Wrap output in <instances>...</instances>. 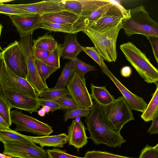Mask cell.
<instances>
[{"label":"cell","mask_w":158,"mask_h":158,"mask_svg":"<svg viewBox=\"0 0 158 158\" xmlns=\"http://www.w3.org/2000/svg\"><path fill=\"white\" fill-rule=\"evenodd\" d=\"M85 122L90 134L89 138L96 145L103 144L109 147L120 148L126 141L120 133L111 128L105 117L103 106L95 102Z\"/></svg>","instance_id":"6da1fadb"},{"label":"cell","mask_w":158,"mask_h":158,"mask_svg":"<svg viewBox=\"0 0 158 158\" xmlns=\"http://www.w3.org/2000/svg\"><path fill=\"white\" fill-rule=\"evenodd\" d=\"M123 19L105 28L95 30L88 27L82 31L91 40L104 60L108 62H115L117 59L116 42Z\"/></svg>","instance_id":"7a4b0ae2"},{"label":"cell","mask_w":158,"mask_h":158,"mask_svg":"<svg viewBox=\"0 0 158 158\" xmlns=\"http://www.w3.org/2000/svg\"><path fill=\"white\" fill-rule=\"evenodd\" d=\"M130 16L123 18L122 28L129 37L141 34L158 37V22L152 19L143 5L130 9Z\"/></svg>","instance_id":"3957f363"},{"label":"cell","mask_w":158,"mask_h":158,"mask_svg":"<svg viewBox=\"0 0 158 158\" xmlns=\"http://www.w3.org/2000/svg\"><path fill=\"white\" fill-rule=\"evenodd\" d=\"M120 48L127 60L145 81L151 83L158 81V69L132 42L123 44L120 45Z\"/></svg>","instance_id":"277c9868"},{"label":"cell","mask_w":158,"mask_h":158,"mask_svg":"<svg viewBox=\"0 0 158 158\" xmlns=\"http://www.w3.org/2000/svg\"><path fill=\"white\" fill-rule=\"evenodd\" d=\"M103 107L107 122L111 128L116 132L120 133L126 123L135 120L132 110L123 96Z\"/></svg>","instance_id":"5b68a950"},{"label":"cell","mask_w":158,"mask_h":158,"mask_svg":"<svg viewBox=\"0 0 158 158\" xmlns=\"http://www.w3.org/2000/svg\"><path fill=\"white\" fill-rule=\"evenodd\" d=\"M0 58L13 72L27 80V64L19 42L15 40L3 49L0 53Z\"/></svg>","instance_id":"8992f818"},{"label":"cell","mask_w":158,"mask_h":158,"mask_svg":"<svg viewBox=\"0 0 158 158\" xmlns=\"http://www.w3.org/2000/svg\"><path fill=\"white\" fill-rule=\"evenodd\" d=\"M12 123L15 124L16 131H27L38 135L49 136L53 131L52 127L35 118L23 113L21 111L10 112Z\"/></svg>","instance_id":"52a82bcc"},{"label":"cell","mask_w":158,"mask_h":158,"mask_svg":"<svg viewBox=\"0 0 158 158\" xmlns=\"http://www.w3.org/2000/svg\"><path fill=\"white\" fill-rule=\"evenodd\" d=\"M0 85L2 87L11 88L30 97L39 99L33 88L26 79L13 72L0 58Z\"/></svg>","instance_id":"ba28073f"},{"label":"cell","mask_w":158,"mask_h":158,"mask_svg":"<svg viewBox=\"0 0 158 158\" xmlns=\"http://www.w3.org/2000/svg\"><path fill=\"white\" fill-rule=\"evenodd\" d=\"M4 150L2 154L19 158H49L48 153L40 146L33 143L19 141H5L2 142Z\"/></svg>","instance_id":"9c48e42d"},{"label":"cell","mask_w":158,"mask_h":158,"mask_svg":"<svg viewBox=\"0 0 158 158\" xmlns=\"http://www.w3.org/2000/svg\"><path fill=\"white\" fill-rule=\"evenodd\" d=\"M2 92L11 109L28 112L30 114L37 112L40 107L39 99H36L8 88L0 86Z\"/></svg>","instance_id":"30bf717a"},{"label":"cell","mask_w":158,"mask_h":158,"mask_svg":"<svg viewBox=\"0 0 158 158\" xmlns=\"http://www.w3.org/2000/svg\"><path fill=\"white\" fill-rule=\"evenodd\" d=\"M69 96L80 107L85 109H91L94 103L84 81L76 72L67 85Z\"/></svg>","instance_id":"8fae6325"},{"label":"cell","mask_w":158,"mask_h":158,"mask_svg":"<svg viewBox=\"0 0 158 158\" xmlns=\"http://www.w3.org/2000/svg\"><path fill=\"white\" fill-rule=\"evenodd\" d=\"M110 2V0H61L59 4L63 10L75 13L81 18L88 16L99 7Z\"/></svg>","instance_id":"7c38bea8"},{"label":"cell","mask_w":158,"mask_h":158,"mask_svg":"<svg viewBox=\"0 0 158 158\" xmlns=\"http://www.w3.org/2000/svg\"><path fill=\"white\" fill-rule=\"evenodd\" d=\"M20 36L32 34L36 29L41 28L42 16L38 14L27 16H9Z\"/></svg>","instance_id":"4fadbf2b"},{"label":"cell","mask_w":158,"mask_h":158,"mask_svg":"<svg viewBox=\"0 0 158 158\" xmlns=\"http://www.w3.org/2000/svg\"><path fill=\"white\" fill-rule=\"evenodd\" d=\"M113 82L126 99L131 110L143 113L148 104L143 98L131 92L122 84L113 74L108 68L102 71Z\"/></svg>","instance_id":"5bb4252c"},{"label":"cell","mask_w":158,"mask_h":158,"mask_svg":"<svg viewBox=\"0 0 158 158\" xmlns=\"http://www.w3.org/2000/svg\"><path fill=\"white\" fill-rule=\"evenodd\" d=\"M61 0H45L35 3L19 4H11L14 7L41 16L63 10L59 3Z\"/></svg>","instance_id":"9a60e30c"},{"label":"cell","mask_w":158,"mask_h":158,"mask_svg":"<svg viewBox=\"0 0 158 158\" xmlns=\"http://www.w3.org/2000/svg\"><path fill=\"white\" fill-rule=\"evenodd\" d=\"M87 128L81 120L77 121L73 119L68 127V141L69 145L73 146L78 150L88 142V137L85 130Z\"/></svg>","instance_id":"2e32d148"},{"label":"cell","mask_w":158,"mask_h":158,"mask_svg":"<svg viewBox=\"0 0 158 158\" xmlns=\"http://www.w3.org/2000/svg\"><path fill=\"white\" fill-rule=\"evenodd\" d=\"M81 17L66 10L48 13L42 16V23H52L60 24H70L77 26L79 30Z\"/></svg>","instance_id":"e0dca14e"},{"label":"cell","mask_w":158,"mask_h":158,"mask_svg":"<svg viewBox=\"0 0 158 158\" xmlns=\"http://www.w3.org/2000/svg\"><path fill=\"white\" fill-rule=\"evenodd\" d=\"M61 45V57L73 60L83 51L82 46L78 42L77 33H69L64 35V41Z\"/></svg>","instance_id":"ac0fdd59"},{"label":"cell","mask_w":158,"mask_h":158,"mask_svg":"<svg viewBox=\"0 0 158 158\" xmlns=\"http://www.w3.org/2000/svg\"><path fill=\"white\" fill-rule=\"evenodd\" d=\"M27 136L34 143L39 144L43 148L45 146L62 148L68 141V135L65 133L52 136Z\"/></svg>","instance_id":"d6986e66"},{"label":"cell","mask_w":158,"mask_h":158,"mask_svg":"<svg viewBox=\"0 0 158 158\" xmlns=\"http://www.w3.org/2000/svg\"><path fill=\"white\" fill-rule=\"evenodd\" d=\"M91 96L95 102L105 106L113 102L115 98L107 89L105 86H97L93 83L90 85Z\"/></svg>","instance_id":"ffe728a7"},{"label":"cell","mask_w":158,"mask_h":158,"mask_svg":"<svg viewBox=\"0 0 158 158\" xmlns=\"http://www.w3.org/2000/svg\"><path fill=\"white\" fill-rule=\"evenodd\" d=\"M114 4L111 2L110 3L97 9L88 16L82 17L81 18V23L80 25V31H82L84 29L106 15Z\"/></svg>","instance_id":"44dd1931"},{"label":"cell","mask_w":158,"mask_h":158,"mask_svg":"<svg viewBox=\"0 0 158 158\" xmlns=\"http://www.w3.org/2000/svg\"><path fill=\"white\" fill-rule=\"evenodd\" d=\"M0 141L2 142L5 141H11L34 143L27 135L1 125H0Z\"/></svg>","instance_id":"7402d4cb"},{"label":"cell","mask_w":158,"mask_h":158,"mask_svg":"<svg viewBox=\"0 0 158 158\" xmlns=\"http://www.w3.org/2000/svg\"><path fill=\"white\" fill-rule=\"evenodd\" d=\"M75 71L76 69L73 60H69L65 64L56 83L53 88L55 89L65 88Z\"/></svg>","instance_id":"603a6c76"},{"label":"cell","mask_w":158,"mask_h":158,"mask_svg":"<svg viewBox=\"0 0 158 158\" xmlns=\"http://www.w3.org/2000/svg\"><path fill=\"white\" fill-rule=\"evenodd\" d=\"M33 48H38L51 52L57 47L58 42L51 34L47 33L33 40Z\"/></svg>","instance_id":"cb8c5ba5"},{"label":"cell","mask_w":158,"mask_h":158,"mask_svg":"<svg viewBox=\"0 0 158 158\" xmlns=\"http://www.w3.org/2000/svg\"><path fill=\"white\" fill-rule=\"evenodd\" d=\"M155 83L156 85V90L146 110L141 115V118L146 122L152 121L158 111V82Z\"/></svg>","instance_id":"d4e9b609"},{"label":"cell","mask_w":158,"mask_h":158,"mask_svg":"<svg viewBox=\"0 0 158 158\" xmlns=\"http://www.w3.org/2000/svg\"><path fill=\"white\" fill-rule=\"evenodd\" d=\"M41 28L49 31L60 32L69 33H77L78 27L75 25L63 24L52 23H42Z\"/></svg>","instance_id":"484cf974"},{"label":"cell","mask_w":158,"mask_h":158,"mask_svg":"<svg viewBox=\"0 0 158 158\" xmlns=\"http://www.w3.org/2000/svg\"><path fill=\"white\" fill-rule=\"evenodd\" d=\"M69 91L67 88L55 89L52 87L46 89L39 95V97L41 98H48L56 100L69 96Z\"/></svg>","instance_id":"4316f807"},{"label":"cell","mask_w":158,"mask_h":158,"mask_svg":"<svg viewBox=\"0 0 158 158\" xmlns=\"http://www.w3.org/2000/svg\"><path fill=\"white\" fill-rule=\"evenodd\" d=\"M0 13L9 16H24L35 14L13 6L11 4H6L2 2H0Z\"/></svg>","instance_id":"83f0119b"},{"label":"cell","mask_w":158,"mask_h":158,"mask_svg":"<svg viewBox=\"0 0 158 158\" xmlns=\"http://www.w3.org/2000/svg\"><path fill=\"white\" fill-rule=\"evenodd\" d=\"M35 63L38 73L45 84H46V80L52 73L58 69L48 65L41 60H35Z\"/></svg>","instance_id":"f1b7e54d"},{"label":"cell","mask_w":158,"mask_h":158,"mask_svg":"<svg viewBox=\"0 0 158 158\" xmlns=\"http://www.w3.org/2000/svg\"><path fill=\"white\" fill-rule=\"evenodd\" d=\"M61 48V45L58 44L56 48L50 52L48 57L41 61L48 65L60 69Z\"/></svg>","instance_id":"f546056e"},{"label":"cell","mask_w":158,"mask_h":158,"mask_svg":"<svg viewBox=\"0 0 158 158\" xmlns=\"http://www.w3.org/2000/svg\"><path fill=\"white\" fill-rule=\"evenodd\" d=\"M73 61L76 72L84 81H85L84 76L87 73L97 70L95 66L87 64L79 59L78 57Z\"/></svg>","instance_id":"4dcf8cb0"},{"label":"cell","mask_w":158,"mask_h":158,"mask_svg":"<svg viewBox=\"0 0 158 158\" xmlns=\"http://www.w3.org/2000/svg\"><path fill=\"white\" fill-rule=\"evenodd\" d=\"M0 116L7 123L10 127L12 124L10 105L0 91Z\"/></svg>","instance_id":"1f68e13d"},{"label":"cell","mask_w":158,"mask_h":158,"mask_svg":"<svg viewBox=\"0 0 158 158\" xmlns=\"http://www.w3.org/2000/svg\"><path fill=\"white\" fill-rule=\"evenodd\" d=\"M83 51L94 60L100 66L102 71L108 68L104 60L97 51L95 47H82Z\"/></svg>","instance_id":"d6a6232c"},{"label":"cell","mask_w":158,"mask_h":158,"mask_svg":"<svg viewBox=\"0 0 158 158\" xmlns=\"http://www.w3.org/2000/svg\"><path fill=\"white\" fill-rule=\"evenodd\" d=\"M91 109H85L79 107L73 109H69L65 111L64 114V121L66 122L70 118H76L80 117H86L90 113Z\"/></svg>","instance_id":"836d02e7"},{"label":"cell","mask_w":158,"mask_h":158,"mask_svg":"<svg viewBox=\"0 0 158 158\" xmlns=\"http://www.w3.org/2000/svg\"><path fill=\"white\" fill-rule=\"evenodd\" d=\"M83 158H135L114 154L99 150L88 151Z\"/></svg>","instance_id":"e575fe53"},{"label":"cell","mask_w":158,"mask_h":158,"mask_svg":"<svg viewBox=\"0 0 158 158\" xmlns=\"http://www.w3.org/2000/svg\"><path fill=\"white\" fill-rule=\"evenodd\" d=\"M60 109H73L79 107L70 96L64 97L56 100Z\"/></svg>","instance_id":"d590c367"},{"label":"cell","mask_w":158,"mask_h":158,"mask_svg":"<svg viewBox=\"0 0 158 158\" xmlns=\"http://www.w3.org/2000/svg\"><path fill=\"white\" fill-rule=\"evenodd\" d=\"M49 158H83L69 154L66 151L54 148L46 150Z\"/></svg>","instance_id":"8d00e7d4"},{"label":"cell","mask_w":158,"mask_h":158,"mask_svg":"<svg viewBox=\"0 0 158 158\" xmlns=\"http://www.w3.org/2000/svg\"><path fill=\"white\" fill-rule=\"evenodd\" d=\"M40 104V106H46L51 109V113L56 110L60 109V106L56 100L48 98H39Z\"/></svg>","instance_id":"74e56055"},{"label":"cell","mask_w":158,"mask_h":158,"mask_svg":"<svg viewBox=\"0 0 158 158\" xmlns=\"http://www.w3.org/2000/svg\"><path fill=\"white\" fill-rule=\"evenodd\" d=\"M139 158H158V151L154 147L147 145L142 150Z\"/></svg>","instance_id":"f35d334b"},{"label":"cell","mask_w":158,"mask_h":158,"mask_svg":"<svg viewBox=\"0 0 158 158\" xmlns=\"http://www.w3.org/2000/svg\"><path fill=\"white\" fill-rule=\"evenodd\" d=\"M33 51L35 60H42L46 58L51 52L43 49L33 48Z\"/></svg>","instance_id":"ab89813d"},{"label":"cell","mask_w":158,"mask_h":158,"mask_svg":"<svg viewBox=\"0 0 158 158\" xmlns=\"http://www.w3.org/2000/svg\"><path fill=\"white\" fill-rule=\"evenodd\" d=\"M146 37L151 44L155 59L158 64V37L152 36Z\"/></svg>","instance_id":"60d3db41"},{"label":"cell","mask_w":158,"mask_h":158,"mask_svg":"<svg viewBox=\"0 0 158 158\" xmlns=\"http://www.w3.org/2000/svg\"><path fill=\"white\" fill-rule=\"evenodd\" d=\"M152 121V124L148 132L150 134L158 133V115H156Z\"/></svg>","instance_id":"b9f144b4"},{"label":"cell","mask_w":158,"mask_h":158,"mask_svg":"<svg viewBox=\"0 0 158 158\" xmlns=\"http://www.w3.org/2000/svg\"><path fill=\"white\" fill-rule=\"evenodd\" d=\"M132 70L131 67L128 66L123 67L120 71L121 75L125 77H128L131 75Z\"/></svg>","instance_id":"7bdbcfd3"},{"label":"cell","mask_w":158,"mask_h":158,"mask_svg":"<svg viewBox=\"0 0 158 158\" xmlns=\"http://www.w3.org/2000/svg\"><path fill=\"white\" fill-rule=\"evenodd\" d=\"M0 125L10 128L8 124L5 121L1 116H0Z\"/></svg>","instance_id":"ee69618b"},{"label":"cell","mask_w":158,"mask_h":158,"mask_svg":"<svg viewBox=\"0 0 158 158\" xmlns=\"http://www.w3.org/2000/svg\"><path fill=\"white\" fill-rule=\"evenodd\" d=\"M46 113L42 108L40 109L38 111V115L41 117L44 116Z\"/></svg>","instance_id":"f6af8a7d"},{"label":"cell","mask_w":158,"mask_h":158,"mask_svg":"<svg viewBox=\"0 0 158 158\" xmlns=\"http://www.w3.org/2000/svg\"><path fill=\"white\" fill-rule=\"evenodd\" d=\"M42 108L43 109L46 113H48L50 111H51V110L50 108L46 106H42Z\"/></svg>","instance_id":"bcb514c9"},{"label":"cell","mask_w":158,"mask_h":158,"mask_svg":"<svg viewBox=\"0 0 158 158\" xmlns=\"http://www.w3.org/2000/svg\"><path fill=\"white\" fill-rule=\"evenodd\" d=\"M6 155L3 154L2 153H0V158H12L10 156H7Z\"/></svg>","instance_id":"7dc6e473"},{"label":"cell","mask_w":158,"mask_h":158,"mask_svg":"<svg viewBox=\"0 0 158 158\" xmlns=\"http://www.w3.org/2000/svg\"><path fill=\"white\" fill-rule=\"evenodd\" d=\"M13 0H1L0 1V2H2L4 3H6L9 2H10L11 1H12Z\"/></svg>","instance_id":"c3c4849f"},{"label":"cell","mask_w":158,"mask_h":158,"mask_svg":"<svg viewBox=\"0 0 158 158\" xmlns=\"http://www.w3.org/2000/svg\"><path fill=\"white\" fill-rule=\"evenodd\" d=\"M154 148L158 151V143L155 147H154Z\"/></svg>","instance_id":"681fc988"},{"label":"cell","mask_w":158,"mask_h":158,"mask_svg":"<svg viewBox=\"0 0 158 158\" xmlns=\"http://www.w3.org/2000/svg\"><path fill=\"white\" fill-rule=\"evenodd\" d=\"M158 115V112H157V114H156V115Z\"/></svg>","instance_id":"f907efd6"}]
</instances>
